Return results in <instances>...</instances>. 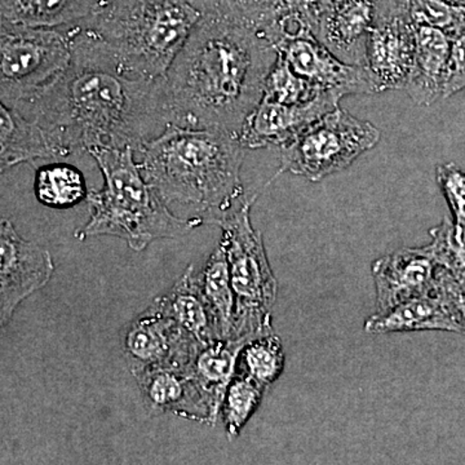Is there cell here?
Returning <instances> with one entry per match:
<instances>
[{
	"instance_id": "28",
	"label": "cell",
	"mask_w": 465,
	"mask_h": 465,
	"mask_svg": "<svg viewBox=\"0 0 465 465\" xmlns=\"http://www.w3.org/2000/svg\"><path fill=\"white\" fill-rule=\"evenodd\" d=\"M326 92L329 91L321 90L316 84L293 73L277 54V60L265 81L262 99L282 104H304L317 99Z\"/></svg>"
},
{
	"instance_id": "12",
	"label": "cell",
	"mask_w": 465,
	"mask_h": 465,
	"mask_svg": "<svg viewBox=\"0 0 465 465\" xmlns=\"http://www.w3.org/2000/svg\"><path fill=\"white\" fill-rule=\"evenodd\" d=\"M418 25L382 0L381 15L367 43L365 69L374 94L405 90L414 66Z\"/></svg>"
},
{
	"instance_id": "19",
	"label": "cell",
	"mask_w": 465,
	"mask_h": 465,
	"mask_svg": "<svg viewBox=\"0 0 465 465\" xmlns=\"http://www.w3.org/2000/svg\"><path fill=\"white\" fill-rule=\"evenodd\" d=\"M159 307L202 347L219 341L215 317L211 312L200 282V274L189 265L163 295L154 299Z\"/></svg>"
},
{
	"instance_id": "20",
	"label": "cell",
	"mask_w": 465,
	"mask_h": 465,
	"mask_svg": "<svg viewBox=\"0 0 465 465\" xmlns=\"http://www.w3.org/2000/svg\"><path fill=\"white\" fill-rule=\"evenodd\" d=\"M61 157L60 150L38 122L16 108L0 105V170Z\"/></svg>"
},
{
	"instance_id": "21",
	"label": "cell",
	"mask_w": 465,
	"mask_h": 465,
	"mask_svg": "<svg viewBox=\"0 0 465 465\" xmlns=\"http://www.w3.org/2000/svg\"><path fill=\"white\" fill-rule=\"evenodd\" d=\"M97 0H0V21L15 25H75L91 16Z\"/></svg>"
},
{
	"instance_id": "6",
	"label": "cell",
	"mask_w": 465,
	"mask_h": 465,
	"mask_svg": "<svg viewBox=\"0 0 465 465\" xmlns=\"http://www.w3.org/2000/svg\"><path fill=\"white\" fill-rule=\"evenodd\" d=\"M256 195L247 197L234 213L217 224L223 235L219 243L225 250L232 291L234 324L231 339L250 341L274 331L272 312L277 302L278 282L266 255L262 232L251 223V207Z\"/></svg>"
},
{
	"instance_id": "2",
	"label": "cell",
	"mask_w": 465,
	"mask_h": 465,
	"mask_svg": "<svg viewBox=\"0 0 465 465\" xmlns=\"http://www.w3.org/2000/svg\"><path fill=\"white\" fill-rule=\"evenodd\" d=\"M275 60L264 34L223 12H203L164 78L170 124L240 137Z\"/></svg>"
},
{
	"instance_id": "22",
	"label": "cell",
	"mask_w": 465,
	"mask_h": 465,
	"mask_svg": "<svg viewBox=\"0 0 465 465\" xmlns=\"http://www.w3.org/2000/svg\"><path fill=\"white\" fill-rule=\"evenodd\" d=\"M247 342L249 341L219 339L201 347L193 358V375L219 411H222L226 388L237 372L242 349Z\"/></svg>"
},
{
	"instance_id": "3",
	"label": "cell",
	"mask_w": 465,
	"mask_h": 465,
	"mask_svg": "<svg viewBox=\"0 0 465 465\" xmlns=\"http://www.w3.org/2000/svg\"><path fill=\"white\" fill-rule=\"evenodd\" d=\"M244 148L237 134L168 124L140 150V170L168 206L217 225L247 200L241 180Z\"/></svg>"
},
{
	"instance_id": "25",
	"label": "cell",
	"mask_w": 465,
	"mask_h": 465,
	"mask_svg": "<svg viewBox=\"0 0 465 465\" xmlns=\"http://www.w3.org/2000/svg\"><path fill=\"white\" fill-rule=\"evenodd\" d=\"M266 391L268 388L237 370L226 388L220 411L229 440L240 436L244 425L249 423L251 416L259 409Z\"/></svg>"
},
{
	"instance_id": "31",
	"label": "cell",
	"mask_w": 465,
	"mask_h": 465,
	"mask_svg": "<svg viewBox=\"0 0 465 465\" xmlns=\"http://www.w3.org/2000/svg\"><path fill=\"white\" fill-rule=\"evenodd\" d=\"M451 48L446 72L443 99L465 90V17L460 26L450 33Z\"/></svg>"
},
{
	"instance_id": "33",
	"label": "cell",
	"mask_w": 465,
	"mask_h": 465,
	"mask_svg": "<svg viewBox=\"0 0 465 465\" xmlns=\"http://www.w3.org/2000/svg\"><path fill=\"white\" fill-rule=\"evenodd\" d=\"M460 295H459V309H460L461 320H463V327L465 333V283H460Z\"/></svg>"
},
{
	"instance_id": "23",
	"label": "cell",
	"mask_w": 465,
	"mask_h": 465,
	"mask_svg": "<svg viewBox=\"0 0 465 465\" xmlns=\"http://www.w3.org/2000/svg\"><path fill=\"white\" fill-rule=\"evenodd\" d=\"M204 298L215 317L220 339H231L234 324L235 299L232 291L228 258L222 244L207 259L200 273Z\"/></svg>"
},
{
	"instance_id": "9",
	"label": "cell",
	"mask_w": 465,
	"mask_h": 465,
	"mask_svg": "<svg viewBox=\"0 0 465 465\" xmlns=\"http://www.w3.org/2000/svg\"><path fill=\"white\" fill-rule=\"evenodd\" d=\"M201 347L155 302L122 332V349L133 375L155 367L189 366Z\"/></svg>"
},
{
	"instance_id": "35",
	"label": "cell",
	"mask_w": 465,
	"mask_h": 465,
	"mask_svg": "<svg viewBox=\"0 0 465 465\" xmlns=\"http://www.w3.org/2000/svg\"><path fill=\"white\" fill-rule=\"evenodd\" d=\"M450 5H457V7H465V0H446Z\"/></svg>"
},
{
	"instance_id": "24",
	"label": "cell",
	"mask_w": 465,
	"mask_h": 465,
	"mask_svg": "<svg viewBox=\"0 0 465 465\" xmlns=\"http://www.w3.org/2000/svg\"><path fill=\"white\" fill-rule=\"evenodd\" d=\"M34 192L43 206L67 210L87 200L90 191L78 168L67 163H51L36 170Z\"/></svg>"
},
{
	"instance_id": "26",
	"label": "cell",
	"mask_w": 465,
	"mask_h": 465,
	"mask_svg": "<svg viewBox=\"0 0 465 465\" xmlns=\"http://www.w3.org/2000/svg\"><path fill=\"white\" fill-rule=\"evenodd\" d=\"M286 363L282 341L275 331L262 333L244 345L238 360V371L271 388L280 379Z\"/></svg>"
},
{
	"instance_id": "32",
	"label": "cell",
	"mask_w": 465,
	"mask_h": 465,
	"mask_svg": "<svg viewBox=\"0 0 465 465\" xmlns=\"http://www.w3.org/2000/svg\"><path fill=\"white\" fill-rule=\"evenodd\" d=\"M323 2L324 0H283V5L286 11L298 15L302 20L307 21L314 34Z\"/></svg>"
},
{
	"instance_id": "14",
	"label": "cell",
	"mask_w": 465,
	"mask_h": 465,
	"mask_svg": "<svg viewBox=\"0 0 465 465\" xmlns=\"http://www.w3.org/2000/svg\"><path fill=\"white\" fill-rule=\"evenodd\" d=\"M275 51L293 73L321 90L335 92L342 99L351 94H374L365 67L344 63L313 34L283 39L275 45Z\"/></svg>"
},
{
	"instance_id": "10",
	"label": "cell",
	"mask_w": 465,
	"mask_h": 465,
	"mask_svg": "<svg viewBox=\"0 0 465 465\" xmlns=\"http://www.w3.org/2000/svg\"><path fill=\"white\" fill-rule=\"evenodd\" d=\"M461 284L439 266L436 287L425 295L401 302L387 312L367 318L363 330L370 335L415 331L464 333L459 309Z\"/></svg>"
},
{
	"instance_id": "18",
	"label": "cell",
	"mask_w": 465,
	"mask_h": 465,
	"mask_svg": "<svg viewBox=\"0 0 465 465\" xmlns=\"http://www.w3.org/2000/svg\"><path fill=\"white\" fill-rule=\"evenodd\" d=\"M451 48L450 34L440 27L418 25L414 66L405 90L416 105L430 106L443 99Z\"/></svg>"
},
{
	"instance_id": "36",
	"label": "cell",
	"mask_w": 465,
	"mask_h": 465,
	"mask_svg": "<svg viewBox=\"0 0 465 465\" xmlns=\"http://www.w3.org/2000/svg\"><path fill=\"white\" fill-rule=\"evenodd\" d=\"M108 2H112V0H97V3H99V5H104V3H108Z\"/></svg>"
},
{
	"instance_id": "8",
	"label": "cell",
	"mask_w": 465,
	"mask_h": 465,
	"mask_svg": "<svg viewBox=\"0 0 465 465\" xmlns=\"http://www.w3.org/2000/svg\"><path fill=\"white\" fill-rule=\"evenodd\" d=\"M381 133L371 122L336 108L300 131L281 146V173L289 171L309 182L347 170L381 142Z\"/></svg>"
},
{
	"instance_id": "1",
	"label": "cell",
	"mask_w": 465,
	"mask_h": 465,
	"mask_svg": "<svg viewBox=\"0 0 465 465\" xmlns=\"http://www.w3.org/2000/svg\"><path fill=\"white\" fill-rule=\"evenodd\" d=\"M47 131L61 157L94 148L139 153L170 124L164 78H134L76 30L70 65L17 106Z\"/></svg>"
},
{
	"instance_id": "7",
	"label": "cell",
	"mask_w": 465,
	"mask_h": 465,
	"mask_svg": "<svg viewBox=\"0 0 465 465\" xmlns=\"http://www.w3.org/2000/svg\"><path fill=\"white\" fill-rule=\"evenodd\" d=\"M75 25L34 27L0 21V100L17 108L63 74L72 63Z\"/></svg>"
},
{
	"instance_id": "27",
	"label": "cell",
	"mask_w": 465,
	"mask_h": 465,
	"mask_svg": "<svg viewBox=\"0 0 465 465\" xmlns=\"http://www.w3.org/2000/svg\"><path fill=\"white\" fill-rule=\"evenodd\" d=\"M430 242L423 249L440 268L465 283V228L450 217H443L430 231Z\"/></svg>"
},
{
	"instance_id": "13",
	"label": "cell",
	"mask_w": 465,
	"mask_h": 465,
	"mask_svg": "<svg viewBox=\"0 0 465 465\" xmlns=\"http://www.w3.org/2000/svg\"><path fill=\"white\" fill-rule=\"evenodd\" d=\"M150 414H171L215 425L220 411L208 399L189 366L155 367L134 374Z\"/></svg>"
},
{
	"instance_id": "16",
	"label": "cell",
	"mask_w": 465,
	"mask_h": 465,
	"mask_svg": "<svg viewBox=\"0 0 465 465\" xmlns=\"http://www.w3.org/2000/svg\"><path fill=\"white\" fill-rule=\"evenodd\" d=\"M381 5L382 0H324L314 36L344 63L365 67Z\"/></svg>"
},
{
	"instance_id": "17",
	"label": "cell",
	"mask_w": 465,
	"mask_h": 465,
	"mask_svg": "<svg viewBox=\"0 0 465 465\" xmlns=\"http://www.w3.org/2000/svg\"><path fill=\"white\" fill-rule=\"evenodd\" d=\"M439 265L423 247L401 249L372 262L376 312L390 311L401 302L425 295L436 287Z\"/></svg>"
},
{
	"instance_id": "11",
	"label": "cell",
	"mask_w": 465,
	"mask_h": 465,
	"mask_svg": "<svg viewBox=\"0 0 465 465\" xmlns=\"http://www.w3.org/2000/svg\"><path fill=\"white\" fill-rule=\"evenodd\" d=\"M50 251L24 240L5 217L0 222V322L5 327L18 305L54 275Z\"/></svg>"
},
{
	"instance_id": "30",
	"label": "cell",
	"mask_w": 465,
	"mask_h": 465,
	"mask_svg": "<svg viewBox=\"0 0 465 465\" xmlns=\"http://www.w3.org/2000/svg\"><path fill=\"white\" fill-rule=\"evenodd\" d=\"M436 182L443 198L448 202L452 220L465 228V173L457 164H439L436 168Z\"/></svg>"
},
{
	"instance_id": "4",
	"label": "cell",
	"mask_w": 465,
	"mask_h": 465,
	"mask_svg": "<svg viewBox=\"0 0 465 465\" xmlns=\"http://www.w3.org/2000/svg\"><path fill=\"white\" fill-rule=\"evenodd\" d=\"M202 16L192 0H112L81 27L124 74L162 79Z\"/></svg>"
},
{
	"instance_id": "29",
	"label": "cell",
	"mask_w": 465,
	"mask_h": 465,
	"mask_svg": "<svg viewBox=\"0 0 465 465\" xmlns=\"http://www.w3.org/2000/svg\"><path fill=\"white\" fill-rule=\"evenodd\" d=\"M401 14L416 25L440 27L449 34L461 25L465 7L450 5L446 0H390Z\"/></svg>"
},
{
	"instance_id": "5",
	"label": "cell",
	"mask_w": 465,
	"mask_h": 465,
	"mask_svg": "<svg viewBox=\"0 0 465 465\" xmlns=\"http://www.w3.org/2000/svg\"><path fill=\"white\" fill-rule=\"evenodd\" d=\"M88 153L100 167L104 186L88 192L90 220L75 232L76 240L109 235L142 252L154 241L179 238L204 225L200 216L183 219L173 213L146 182L134 149L94 148Z\"/></svg>"
},
{
	"instance_id": "34",
	"label": "cell",
	"mask_w": 465,
	"mask_h": 465,
	"mask_svg": "<svg viewBox=\"0 0 465 465\" xmlns=\"http://www.w3.org/2000/svg\"><path fill=\"white\" fill-rule=\"evenodd\" d=\"M192 2L195 3L198 7L203 9L204 12L208 7H210L211 5H213V2H215V0H192Z\"/></svg>"
},
{
	"instance_id": "15",
	"label": "cell",
	"mask_w": 465,
	"mask_h": 465,
	"mask_svg": "<svg viewBox=\"0 0 465 465\" xmlns=\"http://www.w3.org/2000/svg\"><path fill=\"white\" fill-rule=\"evenodd\" d=\"M341 100V94L333 92H326L304 104L262 99L242 127V145L246 149L281 148L307 125L339 108Z\"/></svg>"
}]
</instances>
